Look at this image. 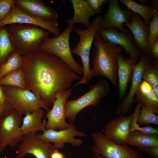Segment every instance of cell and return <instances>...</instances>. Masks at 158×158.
<instances>
[{
    "label": "cell",
    "instance_id": "b9f144b4",
    "mask_svg": "<svg viewBox=\"0 0 158 158\" xmlns=\"http://www.w3.org/2000/svg\"><path fill=\"white\" fill-rule=\"evenodd\" d=\"M63 158H66L64 157Z\"/></svg>",
    "mask_w": 158,
    "mask_h": 158
},
{
    "label": "cell",
    "instance_id": "d590c367",
    "mask_svg": "<svg viewBox=\"0 0 158 158\" xmlns=\"http://www.w3.org/2000/svg\"><path fill=\"white\" fill-rule=\"evenodd\" d=\"M139 149L152 158H158V147L151 148H142Z\"/></svg>",
    "mask_w": 158,
    "mask_h": 158
},
{
    "label": "cell",
    "instance_id": "8fae6325",
    "mask_svg": "<svg viewBox=\"0 0 158 158\" xmlns=\"http://www.w3.org/2000/svg\"><path fill=\"white\" fill-rule=\"evenodd\" d=\"M37 132L24 135L19 145L17 158H23L27 154L36 158H51L55 148L51 143L40 138Z\"/></svg>",
    "mask_w": 158,
    "mask_h": 158
},
{
    "label": "cell",
    "instance_id": "f546056e",
    "mask_svg": "<svg viewBox=\"0 0 158 158\" xmlns=\"http://www.w3.org/2000/svg\"><path fill=\"white\" fill-rule=\"evenodd\" d=\"M23 68L12 71L0 79V85H8L26 89Z\"/></svg>",
    "mask_w": 158,
    "mask_h": 158
},
{
    "label": "cell",
    "instance_id": "ab89813d",
    "mask_svg": "<svg viewBox=\"0 0 158 158\" xmlns=\"http://www.w3.org/2000/svg\"><path fill=\"white\" fill-rule=\"evenodd\" d=\"M137 1L140 2V4H145L146 2V1L145 0H138Z\"/></svg>",
    "mask_w": 158,
    "mask_h": 158
},
{
    "label": "cell",
    "instance_id": "8d00e7d4",
    "mask_svg": "<svg viewBox=\"0 0 158 158\" xmlns=\"http://www.w3.org/2000/svg\"><path fill=\"white\" fill-rule=\"evenodd\" d=\"M149 53L153 59L158 61V40L152 45Z\"/></svg>",
    "mask_w": 158,
    "mask_h": 158
},
{
    "label": "cell",
    "instance_id": "277c9868",
    "mask_svg": "<svg viewBox=\"0 0 158 158\" xmlns=\"http://www.w3.org/2000/svg\"><path fill=\"white\" fill-rule=\"evenodd\" d=\"M102 18V15L96 17L90 27L86 29L83 30L75 28L73 29L75 32L79 35L80 39L75 48L71 50V52L80 57L83 63V76L73 87L80 84L88 85L93 77L90 66V53L92 44L99 29Z\"/></svg>",
    "mask_w": 158,
    "mask_h": 158
},
{
    "label": "cell",
    "instance_id": "836d02e7",
    "mask_svg": "<svg viewBox=\"0 0 158 158\" xmlns=\"http://www.w3.org/2000/svg\"><path fill=\"white\" fill-rule=\"evenodd\" d=\"M90 8L96 14L101 13L102 6L107 0H85Z\"/></svg>",
    "mask_w": 158,
    "mask_h": 158
},
{
    "label": "cell",
    "instance_id": "d4e9b609",
    "mask_svg": "<svg viewBox=\"0 0 158 158\" xmlns=\"http://www.w3.org/2000/svg\"><path fill=\"white\" fill-rule=\"evenodd\" d=\"M142 54L144 55L145 61L142 80L147 82L152 87L158 97V61L153 59L149 53Z\"/></svg>",
    "mask_w": 158,
    "mask_h": 158
},
{
    "label": "cell",
    "instance_id": "f35d334b",
    "mask_svg": "<svg viewBox=\"0 0 158 158\" xmlns=\"http://www.w3.org/2000/svg\"><path fill=\"white\" fill-rule=\"evenodd\" d=\"M6 97L4 95L3 89L0 85V104H2L5 101Z\"/></svg>",
    "mask_w": 158,
    "mask_h": 158
},
{
    "label": "cell",
    "instance_id": "83f0119b",
    "mask_svg": "<svg viewBox=\"0 0 158 158\" xmlns=\"http://www.w3.org/2000/svg\"><path fill=\"white\" fill-rule=\"evenodd\" d=\"M14 51L8 34L7 25L0 26V66Z\"/></svg>",
    "mask_w": 158,
    "mask_h": 158
},
{
    "label": "cell",
    "instance_id": "44dd1931",
    "mask_svg": "<svg viewBox=\"0 0 158 158\" xmlns=\"http://www.w3.org/2000/svg\"><path fill=\"white\" fill-rule=\"evenodd\" d=\"M74 11L73 17L66 20L68 25H74L76 23L82 24L87 28L90 25L89 18L94 16L96 13L89 7L87 2L83 0H71Z\"/></svg>",
    "mask_w": 158,
    "mask_h": 158
},
{
    "label": "cell",
    "instance_id": "ac0fdd59",
    "mask_svg": "<svg viewBox=\"0 0 158 158\" xmlns=\"http://www.w3.org/2000/svg\"><path fill=\"white\" fill-rule=\"evenodd\" d=\"M145 66V58L142 54L138 63L133 65L134 72L132 79L131 85L128 93L115 109L114 113L116 115L118 116L125 115L128 111H132L133 104L135 102L134 96L142 80V73Z\"/></svg>",
    "mask_w": 158,
    "mask_h": 158
},
{
    "label": "cell",
    "instance_id": "5bb4252c",
    "mask_svg": "<svg viewBox=\"0 0 158 158\" xmlns=\"http://www.w3.org/2000/svg\"><path fill=\"white\" fill-rule=\"evenodd\" d=\"M12 23L35 25L47 30L55 36L60 34L57 21H47L37 19L26 13L15 5L10 15L0 22V26Z\"/></svg>",
    "mask_w": 158,
    "mask_h": 158
},
{
    "label": "cell",
    "instance_id": "f1b7e54d",
    "mask_svg": "<svg viewBox=\"0 0 158 158\" xmlns=\"http://www.w3.org/2000/svg\"><path fill=\"white\" fill-rule=\"evenodd\" d=\"M23 65L22 56L14 51L0 66V79L12 71L22 68Z\"/></svg>",
    "mask_w": 158,
    "mask_h": 158
},
{
    "label": "cell",
    "instance_id": "cb8c5ba5",
    "mask_svg": "<svg viewBox=\"0 0 158 158\" xmlns=\"http://www.w3.org/2000/svg\"><path fill=\"white\" fill-rule=\"evenodd\" d=\"M127 145L140 148L158 147V134L145 133L134 130L129 132Z\"/></svg>",
    "mask_w": 158,
    "mask_h": 158
},
{
    "label": "cell",
    "instance_id": "3957f363",
    "mask_svg": "<svg viewBox=\"0 0 158 158\" xmlns=\"http://www.w3.org/2000/svg\"><path fill=\"white\" fill-rule=\"evenodd\" d=\"M7 26L8 36L14 51L22 56L30 55L37 51L43 40L51 34L46 30L32 24L12 23Z\"/></svg>",
    "mask_w": 158,
    "mask_h": 158
},
{
    "label": "cell",
    "instance_id": "484cf974",
    "mask_svg": "<svg viewBox=\"0 0 158 158\" xmlns=\"http://www.w3.org/2000/svg\"><path fill=\"white\" fill-rule=\"evenodd\" d=\"M119 1L126 6L127 10L140 16L144 22L148 25L153 16V9L152 7L132 0H120Z\"/></svg>",
    "mask_w": 158,
    "mask_h": 158
},
{
    "label": "cell",
    "instance_id": "9a60e30c",
    "mask_svg": "<svg viewBox=\"0 0 158 158\" xmlns=\"http://www.w3.org/2000/svg\"><path fill=\"white\" fill-rule=\"evenodd\" d=\"M109 8L106 13L103 16L99 29L105 30L110 28L118 29L121 32L128 30L123 25L130 20L131 11L124 10L120 6L117 0H108Z\"/></svg>",
    "mask_w": 158,
    "mask_h": 158
},
{
    "label": "cell",
    "instance_id": "9c48e42d",
    "mask_svg": "<svg viewBox=\"0 0 158 158\" xmlns=\"http://www.w3.org/2000/svg\"><path fill=\"white\" fill-rule=\"evenodd\" d=\"M22 116L13 109L0 118V152L7 146L15 147L21 142L24 135L21 129Z\"/></svg>",
    "mask_w": 158,
    "mask_h": 158
},
{
    "label": "cell",
    "instance_id": "e0dca14e",
    "mask_svg": "<svg viewBox=\"0 0 158 158\" xmlns=\"http://www.w3.org/2000/svg\"><path fill=\"white\" fill-rule=\"evenodd\" d=\"M15 5L23 11L37 19L47 21H57V11L41 0H15Z\"/></svg>",
    "mask_w": 158,
    "mask_h": 158
},
{
    "label": "cell",
    "instance_id": "7a4b0ae2",
    "mask_svg": "<svg viewBox=\"0 0 158 158\" xmlns=\"http://www.w3.org/2000/svg\"><path fill=\"white\" fill-rule=\"evenodd\" d=\"M91 61L93 77L102 75L114 87L117 85V57L122 51L121 47L104 41L97 34L94 40Z\"/></svg>",
    "mask_w": 158,
    "mask_h": 158
},
{
    "label": "cell",
    "instance_id": "ba28073f",
    "mask_svg": "<svg viewBox=\"0 0 158 158\" xmlns=\"http://www.w3.org/2000/svg\"><path fill=\"white\" fill-rule=\"evenodd\" d=\"M91 135L94 145L90 150L95 155L104 158H144L140 150L117 144L101 132H93Z\"/></svg>",
    "mask_w": 158,
    "mask_h": 158
},
{
    "label": "cell",
    "instance_id": "d6a6232c",
    "mask_svg": "<svg viewBox=\"0 0 158 158\" xmlns=\"http://www.w3.org/2000/svg\"><path fill=\"white\" fill-rule=\"evenodd\" d=\"M15 0H0V22L10 14Z\"/></svg>",
    "mask_w": 158,
    "mask_h": 158
},
{
    "label": "cell",
    "instance_id": "603a6c76",
    "mask_svg": "<svg viewBox=\"0 0 158 158\" xmlns=\"http://www.w3.org/2000/svg\"><path fill=\"white\" fill-rule=\"evenodd\" d=\"M136 99L141 107H146L155 114L158 113V97L152 87L146 81L142 80L136 92Z\"/></svg>",
    "mask_w": 158,
    "mask_h": 158
},
{
    "label": "cell",
    "instance_id": "5b68a950",
    "mask_svg": "<svg viewBox=\"0 0 158 158\" xmlns=\"http://www.w3.org/2000/svg\"><path fill=\"white\" fill-rule=\"evenodd\" d=\"M74 25H68L61 33L53 38L45 37L40 44L38 50L51 53L65 62L75 72L79 75H83L82 66L76 62L70 50L69 41Z\"/></svg>",
    "mask_w": 158,
    "mask_h": 158
},
{
    "label": "cell",
    "instance_id": "60d3db41",
    "mask_svg": "<svg viewBox=\"0 0 158 158\" xmlns=\"http://www.w3.org/2000/svg\"><path fill=\"white\" fill-rule=\"evenodd\" d=\"M92 158H104L103 156L101 155H95V156L92 157Z\"/></svg>",
    "mask_w": 158,
    "mask_h": 158
},
{
    "label": "cell",
    "instance_id": "6da1fadb",
    "mask_svg": "<svg viewBox=\"0 0 158 158\" xmlns=\"http://www.w3.org/2000/svg\"><path fill=\"white\" fill-rule=\"evenodd\" d=\"M22 57L26 89L49 107L57 92L70 88L73 81L81 79L65 62L50 53L38 50Z\"/></svg>",
    "mask_w": 158,
    "mask_h": 158
},
{
    "label": "cell",
    "instance_id": "4dcf8cb0",
    "mask_svg": "<svg viewBox=\"0 0 158 158\" xmlns=\"http://www.w3.org/2000/svg\"><path fill=\"white\" fill-rule=\"evenodd\" d=\"M141 107V104L138 102L135 108L133 113L132 114V117L130 124L129 132L136 130L147 133L158 134V128L152 127L151 125L144 127H140L138 125L137 120L140 112Z\"/></svg>",
    "mask_w": 158,
    "mask_h": 158
},
{
    "label": "cell",
    "instance_id": "8992f818",
    "mask_svg": "<svg viewBox=\"0 0 158 158\" xmlns=\"http://www.w3.org/2000/svg\"><path fill=\"white\" fill-rule=\"evenodd\" d=\"M6 100L13 109L22 115L27 112L31 113L38 109L47 112L49 107L40 97L27 89L8 85H1Z\"/></svg>",
    "mask_w": 158,
    "mask_h": 158
},
{
    "label": "cell",
    "instance_id": "7c38bea8",
    "mask_svg": "<svg viewBox=\"0 0 158 158\" xmlns=\"http://www.w3.org/2000/svg\"><path fill=\"white\" fill-rule=\"evenodd\" d=\"M72 88L57 92L52 109L46 114L47 121L45 130H61L67 128L69 126L66 120L65 106L66 102L71 95Z\"/></svg>",
    "mask_w": 158,
    "mask_h": 158
},
{
    "label": "cell",
    "instance_id": "74e56055",
    "mask_svg": "<svg viewBox=\"0 0 158 158\" xmlns=\"http://www.w3.org/2000/svg\"><path fill=\"white\" fill-rule=\"evenodd\" d=\"M64 157L63 153L56 149L53 150L51 155V158H63Z\"/></svg>",
    "mask_w": 158,
    "mask_h": 158
},
{
    "label": "cell",
    "instance_id": "7402d4cb",
    "mask_svg": "<svg viewBox=\"0 0 158 158\" xmlns=\"http://www.w3.org/2000/svg\"><path fill=\"white\" fill-rule=\"evenodd\" d=\"M45 114L41 108L38 109L31 113L27 112L23 118L21 129L25 135L38 131H43L45 129L46 121L42 118Z\"/></svg>",
    "mask_w": 158,
    "mask_h": 158
},
{
    "label": "cell",
    "instance_id": "1f68e13d",
    "mask_svg": "<svg viewBox=\"0 0 158 158\" xmlns=\"http://www.w3.org/2000/svg\"><path fill=\"white\" fill-rule=\"evenodd\" d=\"M141 108L137 120L138 125L140 127L143 125L147 126L151 124L158 125V116L146 107H142Z\"/></svg>",
    "mask_w": 158,
    "mask_h": 158
},
{
    "label": "cell",
    "instance_id": "ffe728a7",
    "mask_svg": "<svg viewBox=\"0 0 158 158\" xmlns=\"http://www.w3.org/2000/svg\"><path fill=\"white\" fill-rule=\"evenodd\" d=\"M133 65L121 54L117 57L118 93L120 98L125 96L128 84L133 75Z\"/></svg>",
    "mask_w": 158,
    "mask_h": 158
},
{
    "label": "cell",
    "instance_id": "30bf717a",
    "mask_svg": "<svg viewBox=\"0 0 158 158\" xmlns=\"http://www.w3.org/2000/svg\"><path fill=\"white\" fill-rule=\"evenodd\" d=\"M96 34L106 42L121 47L129 54L130 62L133 65L137 64L142 53L135 44L131 33L128 32H120L117 29L111 28L105 30L99 29Z\"/></svg>",
    "mask_w": 158,
    "mask_h": 158
},
{
    "label": "cell",
    "instance_id": "4316f807",
    "mask_svg": "<svg viewBox=\"0 0 158 158\" xmlns=\"http://www.w3.org/2000/svg\"><path fill=\"white\" fill-rule=\"evenodd\" d=\"M150 4L153 9V13L152 19L148 23L149 33L146 46L147 53L152 45L158 40V1H150Z\"/></svg>",
    "mask_w": 158,
    "mask_h": 158
},
{
    "label": "cell",
    "instance_id": "2e32d148",
    "mask_svg": "<svg viewBox=\"0 0 158 158\" xmlns=\"http://www.w3.org/2000/svg\"><path fill=\"white\" fill-rule=\"evenodd\" d=\"M132 117L123 115L113 118L105 125L104 135L117 144L127 145Z\"/></svg>",
    "mask_w": 158,
    "mask_h": 158
},
{
    "label": "cell",
    "instance_id": "4fadbf2b",
    "mask_svg": "<svg viewBox=\"0 0 158 158\" xmlns=\"http://www.w3.org/2000/svg\"><path fill=\"white\" fill-rule=\"evenodd\" d=\"M69 123V127L65 129L59 130L45 129L42 134H39V136L51 143L54 148L58 150L63 148L66 143H69L75 147L80 146L83 142L80 139L75 138V137H85L86 135L76 129L73 122L70 121Z\"/></svg>",
    "mask_w": 158,
    "mask_h": 158
},
{
    "label": "cell",
    "instance_id": "52a82bcc",
    "mask_svg": "<svg viewBox=\"0 0 158 158\" xmlns=\"http://www.w3.org/2000/svg\"><path fill=\"white\" fill-rule=\"evenodd\" d=\"M111 89L107 80H102L90 85L89 91L78 98L67 100L65 106L66 118L72 122L75 121L81 111L89 106H97L101 100L110 93Z\"/></svg>",
    "mask_w": 158,
    "mask_h": 158
},
{
    "label": "cell",
    "instance_id": "e575fe53",
    "mask_svg": "<svg viewBox=\"0 0 158 158\" xmlns=\"http://www.w3.org/2000/svg\"><path fill=\"white\" fill-rule=\"evenodd\" d=\"M13 109L6 101L2 104H0V118L8 114Z\"/></svg>",
    "mask_w": 158,
    "mask_h": 158
},
{
    "label": "cell",
    "instance_id": "d6986e66",
    "mask_svg": "<svg viewBox=\"0 0 158 158\" xmlns=\"http://www.w3.org/2000/svg\"><path fill=\"white\" fill-rule=\"evenodd\" d=\"M123 26L128 28L131 32L135 44L142 54L148 53L147 51L146 46L149 27L144 22L141 17L131 11L130 20Z\"/></svg>",
    "mask_w": 158,
    "mask_h": 158
}]
</instances>
